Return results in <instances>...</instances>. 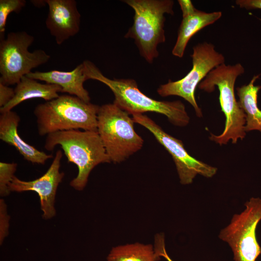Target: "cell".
Here are the masks:
<instances>
[{"label":"cell","instance_id":"6da1fadb","mask_svg":"<svg viewBox=\"0 0 261 261\" xmlns=\"http://www.w3.org/2000/svg\"><path fill=\"white\" fill-rule=\"evenodd\" d=\"M83 64L87 79L97 80L106 85L114 94L113 103L130 115L155 112L165 116L176 126L185 127L189 123V117L181 101L156 100L144 94L134 79H110L92 62L85 60Z\"/></svg>","mask_w":261,"mask_h":261},{"label":"cell","instance_id":"7a4b0ae2","mask_svg":"<svg viewBox=\"0 0 261 261\" xmlns=\"http://www.w3.org/2000/svg\"><path fill=\"white\" fill-rule=\"evenodd\" d=\"M58 145H60L68 161L78 168L77 175L70 183L77 190L85 188L95 167L111 162L97 131L72 130L48 134L45 149L53 151Z\"/></svg>","mask_w":261,"mask_h":261},{"label":"cell","instance_id":"3957f363","mask_svg":"<svg viewBox=\"0 0 261 261\" xmlns=\"http://www.w3.org/2000/svg\"><path fill=\"white\" fill-rule=\"evenodd\" d=\"M100 106L86 102L69 94L39 104L33 113L41 136L52 133L83 130L97 131V114Z\"/></svg>","mask_w":261,"mask_h":261},{"label":"cell","instance_id":"277c9868","mask_svg":"<svg viewBox=\"0 0 261 261\" xmlns=\"http://www.w3.org/2000/svg\"><path fill=\"white\" fill-rule=\"evenodd\" d=\"M245 69L238 63L234 65L223 63L211 71L199 84V89L210 93L217 86L219 91V103L226 121L223 132L218 135L211 134L210 139L220 145L230 140L236 144L246 135V115L236 101L234 85L237 78L244 73Z\"/></svg>","mask_w":261,"mask_h":261},{"label":"cell","instance_id":"5b68a950","mask_svg":"<svg viewBox=\"0 0 261 261\" xmlns=\"http://www.w3.org/2000/svg\"><path fill=\"white\" fill-rule=\"evenodd\" d=\"M134 12L133 23L125 37L134 40L140 54L152 63L159 56L158 46L165 42V14L173 15L172 0H125Z\"/></svg>","mask_w":261,"mask_h":261},{"label":"cell","instance_id":"8992f818","mask_svg":"<svg viewBox=\"0 0 261 261\" xmlns=\"http://www.w3.org/2000/svg\"><path fill=\"white\" fill-rule=\"evenodd\" d=\"M130 114L115 103L100 106L97 131L111 161L120 163L140 150L144 140L134 129Z\"/></svg>","mask_w":261,"mask_h":261},{"label":"cell","instance_id":"52a82bcc","mask_svg":"<svg viewBox=\"0 0 261 261\" xmlns=\"http://www.w3.org/2000/svg\"><path fill=\"white\" fill-rule=\"evenodd\" d=\"M34 37L26 31L9 32L0 40V83L17 84L31 70L47 62L50 56L44 50H28Z\"/></svg>","mask_w":261,"mask_h":261},{"label":"cell","instance_id":"ba28073f","mask_svg":"<svg viewBox=\"0 0 261 261\" xmlns=\"http://www.w3.org/2000/svg\"><path fill=\"white\" fill-rule=\"evenodd\" d=\"M245 206V209L233 215L218 236L230 246L234 261H256L261 254L256 237L257 226L261 220V199L252 197Z\"/></svg>","mask_w":261,"mask_h":261},{"label":"cell","instance_id":"9c48e42d","mask_svg":"<svg viewBox=\"0 0 261 261\" xmlns=\"http://www.w3.org/2000/svg\"><path fill=\"white\" fill-rule=\"evenodd\" d=\"M192 68L183 78L161 85L157 89L161 97L177 96L183 98L194 108L196 116H202L201 109L195 98L197 86L205 78L209 72L216 67L225 63V57L216 50L214 45L203 42L193 47L191 55Z\"/></svg>","mask_w":261,"mask_h":261},{"label":"cell","instance_id":"30bf717a","mask_svg":"<svg viewBox=\"0 0 261 261\" xmlns=\"http://www.w3.org/2000/svg\"><path fill=\"white\" fill-rule=\"evenodd\" d=\"M135 123L146 128L172 156L175 164L180 182L191 184L197 174L213 177L217 168L191 156L184 148L182 142L165 132L155 121L143 114L132 115Z\"/></svg>","mask_w":261,"mask_h":261},{"label":"cell","instance_id":"8fae6325","mask_svg":"<svg viewBox=\"0 0 261 261\" xmlns=\"http://www.w3.org/2000/svg\"><path fill=\"white\" fill-rule=\"evenodd\" d=\"M62 155V151L58 150L50 166L40 177L25 181L14 176L9 186L10 191L37 192L40 198L43 217L45 219L53 218L56 214L54 203L57 190L64 176V173L59 171Z\"/></svg>","mask_w":261,"mask_h":261},{"label":"cell","instance_id":"7c38bea8","mask_svg":"<svg viewBox=\"0 0 261 261\" xmlns=\"http://www.w3.org/2000/svg\"><path fill=\"white\" fill-rule=\"evenodd\" d=\"M48 12L45 25L58 45L80 30L81 15L75 0H46Z\"/></svg>","mask_w":261,"mask_h":261},{"label":"cell","instance_id":"4fadbf2b","mask_svg":"<svg viewBox=\"0 0 261 261\" xmlns=\"http://www.w3.org/2000/svg\"><path fill=\"white\" fill-rule=\"evenodd\" d=\"M26 76L45 83L58 85L61 88V92L76 96L86 102H90L89 93L84 87V83L87 78L84 73L83 63L71 71L31 72Z\"/></svg>","mask_w":261,"mask_h":261},{"label":"cell","instance_id":"5bb4252c","mask_svg":"<svg viewBox=\"0 0 261 261\" xmlns=\"http://www.w3.org/2000/svg\"><path fill=\"white\" fill-rule=\"evenodd\" d=\"M0 139L13 146L25 160L32 163L44 164L53 157L27 144L19 136L17 128L20 118L15 112L10 111L0 113Z\"/></svg>","mask_w":261,"mask_h":261},{"label":"cell","instance_id":"9a60e30c","mask_svg":"<svg viewBox=\"0 0 261 261\" xmlns=\"http://www.w3.org/2000/svg\"><path fill=\"white\" fill-rule=\"evenodd\" d=\"M14 95L4 106L0 108V113L11 111L23 101L36 98H42L47 101L58 98L61 88L58 85L42 84L26 75L23 76L14 89Z\"/></svg>","mask_w":261,"mask_h":261},{"label":"cell","instance_id":"2e32d148","mask_svg":"<svg viewBox=\"0 0 261 261\" xmlns=\"http://www.w3.org/2000/svg\"><path fill=\"white\" fill-rule=\"evenodd\" d=\"M221 16L220 11L206 13L197 9L193 13L183 17L172 54L182 58L190 38L201 29L215 23Z\"/></svg>","mask_w":261,"mask_h":261},{"label":"cell","instance_id":"e0dca14e","mask_svg":"<svg viewBox=\"0 0 261 261\" xmlns=\"http://www.w3.org/2000/svg\"><path fill=\"white\" fill-rule=\"evenodd\" d=\"M258 77V75L254 76L248 84L236 88L238 103L246 115V131L257 130L261 132V111L257 105L258 93L261 86L254 85Z\"/></svg>","mask_w":261,"mask_h":261},{"label":"cell","instance_id":"ac0fdd59","mask_svg":"<svg viewBox=\"0 0 261 261\" xmlns=\"http://www.w3.org/2000/svg\"><path fill=\"white\" fill-rule=\"evenodd\" d=\"M107 261H158L160 259L151 244L136 242L112 247Z\"/></svg>","mask_w":261,"mask_h":261},{"label":"cell","instance_id":"d6986e66","mask_svg":"<svg viewBox=\"0 0 261 261\" xmlns=\"http://www.w3.org/2000/svg\"><path fill=\"white\" fill-rule=\"evenodd\" d=\"M26 4L25 0H0V40L4 38L6 25L9 14L18 13Z\"/></svg>","mask_w":261,"mask_h":261},{"label":"cell","instance_id":"ffe728a7","mask_svg":"<svg viewBox=\"0 0 261 261\" xmlns=\"http://www.w3.org/2000/svg\"><path fill=\"white\" fill-rule=\"evenodd\" d=\"M17 164L15 163L0 162V195L4 197L10 193L9 185L13 178Z\"/></svg>","mask_w":261,"mask_h":261},{"label":"cell","instance_id":"44dd1931","mask_svg":"<svg viewBox=\"0 0 261 261\" xmlns=\"http://www.w3.org/2000/svg\"><path fill=\"white\" fill-rule=\"evenodd\" d=\"M10 217L7 214L6 204L3 199L0 200V243L1 244L8 233Z\"/></svg>","mask_w":261,"mask_h":261},{"label":"cell","instance_id":"7402d4cb","mask_svg":"<svg viewBox=\"0 0 261 261\" xmlns=\"http://www.w3.org/2000/svg\"><path fill=\"white\" fill-rule=\"evenodd\" d=\"M14 90L13 88L0 83V108L6 105L13 99Z\"/></svg>","mask_w":261,"mask_h":261},{"label":"cell","instance_id":"603a6c76","mask_svg":"<svg viewBox=\"0 0 261 261\" xmlns=\"http://www.w3.org/2000/svg\"><path fill=\"white\" fill-rule=\"evenodd\" d=\"M235 3L246 10L261 9V0H236Z\"/></svg>","mask_w":261,"mask_h":261},{"label":"cell","instance_id":"cb8c5ba5","mask_svg":"<svg viewBox=\"0 0 261 261\" xmlns=\"http://www.w3.org/2000/svg\"><path fill=\"white\" fill-rule=\"evenodd\" d=\"M183 17L193 13L196 10L190 0H178Z\"/></svg>","mask_w":261,"mask_h":261},{"label":"cell","instance_id":"d4e9b609","mask_svg":"<svg viewBox=\"0 0 261 261\" xmlns=\"http://www.w3.org/2000/svg\"><path fill=\"white\" fill-rule=\"evenodd\" d=\"M34 6L37 7H42L47 5L46 0H30Z\"/></svg>","mask_w":261,"mask_h":261},{"label":"cell","instance_id":"484cf974","mask_svg":"<svg viewBox=\"0 0 261 261\" xmlns=\"http://www.w3.org/2000/svg\"><path fill=\"white\" fill-rule=\"evenodd\" d=\"M161 257L165 259L167 261H173L167 254L166 249H164L163 251L160 254Z\"/></svg>","mask_w":261,"mask_h":261}]
</instances>
